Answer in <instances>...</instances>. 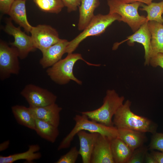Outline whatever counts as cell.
I'll return each instance as SVG.
<instances>
[{
  "label": "cell",
  "mask_w": 163,
  "mask_h": 163,
  "mask_svg": "<svg viewBox=\"0 0 163 163\" xmlns=\"http://www.w3.org/2000/svg\"><path fill=\"white\" fill-rule=\"evenodd\" d=\"M131 102L127 100L113 116V123L117 129H126L153 134L157 124L147 118L137 115L131 110Z\"/></svg>",
  "instance_id": "6da1fadb"
},
{
  "label": "cell",
  "mask_w": 163,
  "mask_h": 163,
  "mask_svg": "<svg viewBox=\"0 0 163 163\" xmlns=\"http://www.w3.org/2000/svg\"><path fill=\"white\" fill-rule=\"evenodd\" d=\"M88 119L87 116L84 114L75 116L73 118L75 122V126L61 142L58 146V150L69 147L74 136L82 130L97 133L111 140L118 137V129L115 126H107Z\"/></svg>",
  "instance_id": "7a4b0ae2"
},
{
  "label": "cell",
  "mask_w": 163,
  "mask_h": 163,
  "mask_svg": "<svg viewBox=\"0 0 163 163\" xmlns=\"http://www.w3.org/2000/svg\"><path fill=\"white\" fill-rule=\"evenodd\" d=\"M78 60L84 61L89 66H99L100 64L91 63L85 60L81 54L71 53L68 54L64 59H61L51 66L48 68L46 73L51 79L59 85H64L72 80L78 84L82 82L77 78L73 73V68Z\"/></svg>",
  "instance_id": "3957f363"
},
{
  "label": "cell",
  "mask_w": 163,
  "mask_h": 163,
  "mask_svg": "<svg viewBox=\"0 0 163 163\" xmlns=\"http://www.w3.org/2000/svg\"><path fill=\"white\" fill-rule=\"evenodd\" d=\"M124 99L123 96H119L114 90H108L101 106L95 110L81 113L91 120L107 126H114L113 117L123 104Z\"/></svg>",
  "instance_id": "277c9868"
},
{
  "label": "cell",
  "mask_w": 163,
  "mask_h": 163,
  "mask_svg": "<svg viewBox=\"0 0 163 163\" xmlns=\"http://www.w3.org/2000/svg\"><path fill=\"white\" fill-rule=\"evenodd\" d=\"M121 17L117 14L103 15L99 14L94 15L82 31L72 40L69 41L65 53H72L80 43L90 36H97L103 33L107 28L116 21H120Z\"/></svg>",
  "instance_id": "5b68a950"
},
{
  "label": "cell",
  "mask_w": 163,
  "mask_h": 163,
  "mask_svg": "<svg viewBox=\"0 0 163 163\" xmlns=\"http://www.w3.org/2000/svg\"><path fill=\"white\" fill-rule=\"evenodd\" d=\"M107 4L109 13L119 14L121 17L120 21L126 23L133 32L148 22L146 17L139 14L138 9L142 4L140 2L126 3L120 0H107Z\"/></svg>",
  "instance_id": "8992f818"
},
{
  "label": "cell",
  "mask_w": 163,
  "mask_h": 163,
  "mask_svg": "<svg viewBox=\"0 0 163 163\" xmlns=\"http://www.w3.org/2000/svg\"><path fill=\"white\" fill-rule=\"evenodd\" d=\"M19 54L14 47L6 43L0 42V78L2 80L8 78L11 74L18 75L20 69Z\"/></svg>",
  "instance_id": "52a82bcc"
},
{
  "label": "cell",
  "mask_w": 163,
  "mask_h": 163,
  "mask_svg": "<svg viewBox=\"0 0 163 163\" xmlns=\"http://www.w3.org/2000/svg\"><path fill=\"white\" fill-rule=\"evenodd\" d=\"M11 19H8L6 22L4 30L10 35L12 36L14 41L9 43L17 50L19 58L21 59L25 58L30 52L34 51V46L31 36L22 31L20 27H16L12 23Z\"/></svg>",
  "instance_id": "ba28073f"
},
{
  "label": "cell",
  "mask_w": 163,
  "mask_h": 163,
  "mask_svg": "<svg viewBox=\"0 0 163 163\" xmlns=\"http://www.w3.org/2000/svg\"><path fill=\"white\" fill-rule=\"evenodd\" d=\"M31 107H38L56 103L57 97L48 90L33 84L26 85L21 92Z\"/></svg>",
  "instance_id": "9c48e42d"
},
{
  "label": "cell",
  "mask_w": 163,
  "mask_h": 163,
  "mask_svg": "<svg viewBox=\"0 0 163 163\" xmlns=\"http://www.w3.org/2000/svg\"><path fill=\"white\" fill-rule=\"evenodd\" d=\"M30 33L34 46L41 52L61 40L57 30L49 25L33 26Z\"/></svg>",
  "instance_id": "30bf717a"
},
{
  "label": "cell",
  "mask_w": 163,
  "mask_h": 163,
  "mask_svg": "<svg viewBox=\"0 0 163 163\" xmlns=\"http://www.w3.org/2000/svg\"><path fill=\"white\" fill-rule=\"evenodd\" d=\"M148 22L142 25L132 35L127 37V38L119 43H115L113 49H116L121 43L127 41L128 44L132 46L134 42L141 44L145 50V65H149L150 59L152 56V50L151 46V34L149 30Z\"/></svg>",
  "instance_id": "8fae6325"
},
{
  "label": "cell",
  "mask_w": 163,
  "mask_h": 163,
  "mask_svg": "<svg viewBox=\"0 0 163 163\" xmlns=\"http://www.w3.org/2000/svg\"><path fill=\"white\" fill-rule=\"evenodd\" d=\"M111 141L106 136L99 134L92 152L90 163H115Z\"/></svg>",
  "instance_id": "7c38bea8"
},
{
  "label": "cell",
  "mask_w": 163,
  "mask_h": 163,
  "mask_svg": "<svg viewBox=\"0 0 163 163\" xmlns=\"http://www.w3.org/2000/svg\"><path fill=\"white\" fill-rule=\"evenodd\" d=\"M29 107L35 119L42 120L57 127L59 126L62 108L56 103L42 107Z\"/></svg>",
  "instance_id": "4fadbf2b"
},
{
  "label": "cell",
  "mask_w": 163,
  "mask_h": 163,
  "mask_svg": "<svg viewBox=\"0 0 163 163\" xmlns=\"http://www.w3.org/2000/svg\"><path fill=\"white\" fill-rule=\"evenodd\" d=\"M69 43L67 40L61 39L58 42L42 52V57L39 61L42 67L46 68L50 67L61 59L65 53Z\"/></svg>",
  "instance_id": "5bb4252c"
},
{
  "label": "cell",
  "mask_w": 163,
  "mask_h": 163,
  "mask_svg": "<svg viewBox=\"0 0 163 163\" xmlns=\"http://www.w3.org/2000/svg\"><path fill=\"white\" fill-rule=\"evenodd\" d=\"M100 134L97 133H87L85 130L79 131L77 135L79 141V155L83 163H90L92 152Z\"/></svg>",
  "instance_id": "9a60e30c"
},
{
  "label": "cell",
  "mask_w": 163,
  "mask_h": 163,
  "mask_svg": "<svg viewBox=\"0 0 163 163\" xmlns=\"http://www.w3.org/2000/svg\"><path fill=\"white\" fill-rule=\"evenodd\" d=\"M25 3L24 0H15L8 14L11 20L29 33L33 26L30 24L27 18Z\"/></svg>",
  "instance_id": "2e32d148"
},
{
  "label": "cell",
  "mask_w": 163,
  "mask_h": 163,
  "mask_svg": "<svg viewBox=\"0 0 163 163\" xmlns=\"http://www.w3.org/2000/svg\"><path fill=\"white\" fill-rule=\"evenodd\" d=\"M100 4L99 0H81L79 8L78 29L83 30L92 20L95 9Z\"/></svg>",
  "instance_id": "e0dca14e"
},
{
  "label": "cell",
  "mask_w": 163,
  "mask_h": 163,
  "mask_svg": "<svg viewBox=\"0 0 163 163\" xmlns=\"http://www.w3.org/2000/svg\"><path fill=\"white\" fill-rule=\"evenodd\" d=\"M117 129V137L133 150L143 145L145 139L144 133L126 129Z\"/></svg>",
  "instance_id": "ac0fdd59"
},
{
  "label": "cell",
  "mask_w": 163,
  "mask_h": 163,
  "mask_svg": "<svg viewBox=\"0 0 163 163\" xmlns=\"http://www.w3.org/2000/svg\"><path fill=\"white\" fill-rule=\"evenodd\" d=\"M40 149L37 144L30 145L28 150L24 152L11 155L8 156H0V163H12L17 161L24 160L28 163L32 162L35 160L39 159L41 154L38 152Z\"/></svg>",
  "instance_id": "d6986e66"
},
{
  "label": "cell",
  "mask_w": 163,
  "mask_h": 163,
  "mask_svg": "<svg viewBox=\"0 0 163 163\" xmlns=\"http://www.w3.org/2000/svg\"><path fill=\"white\" fill-rule=\"evenodd\" d=\"M147 24L151 34L152 57L158 53H163V24L155 21H149Z\"/></svg>",
  "instance_id": "ffe728a7"
},
{
  "label": "cell",
  "mask_w": 163,
  "mask_h": 163,
  "mask_svg": "<svg viewBox=\"0 0 163 163\" xmlns=\"http://www.w3.org/2000/svg\"><path fill=\"white\" fill-rule=\"evenodd\" d=\"M111 146L115 163H127L133 151L118 137L111 140Z\"/></svg>",
  "instance_id": "44dd1931"
},
{
  "label": "cell",
  "mask_w": 163,
  "mask_h": 163,
  "mask_svg": "<svg viewBox=\"0 0 163 163\" xmlns=\"http://www.w3.org/2000/svg\"><path fill=\"white\" fill-rule=\"evenodd\" d=\"M11 109L18 124L34 130L35 120L32 116L29 107L17 105L12 106Z\"/></svg>",
  "instance_id": "7402d4cb"
},
{
  "label": "cell",
  "mask_w": 163,
  "mask_h": 163,
  "mask_svg": "<svg viewBox=\"0 0 163 163\" xmlns=\"http://www.w3.org/2000/svg\"><path fill=\"white\" fill-rule=\"evenodd\" d=\"M34 130L42 138L53 143L59 135L58 127L42 120L35 119Z\"/></svg>",
  "instance_id": "603a6c76"
},
{
  "label": "cell",
  "mask_w": 163,
  "mask_h": 163,
  "mask_svg": "<svg viewBox=\"0 0 163 163\" xmlns=\"http://www.w3.org/2000/svg\"><path fill=\"white\" fill-rule=\"evenodd\" d=\"M140 10L145 11L148 21H155L163 24V0L159 2H152L149 5L142 3Z\"/></svg>",
  "instance_id": "cb8c5ba5"
},
{
  "label": "cell",
  "mask_w": 163,
  "mask_h": 163,
  "mask_svg": "<svg viewBox=\"0 0 163 163\" xmlns=\"http://www.w3.org/2000/svg\"><path fill=\"white\" fill-rule=\"evenodd\" d=\"M33 2L41 11L57 14L64 7L62 0H33Z\"/></svg>",
  "instance_id": "d4e9b609"
},
{
  "label": "cell",
  "mask_w": 163,
  "mask_h": 163,
  "mask_svg": "<svg viewBox=\"0 0 163 163\" xmlns=\"http://www.w3.org/2000/svg\"><path fill=\"white\" fill-rule=\"evenodd\" d=\"M148 150L147 147L143 145L135 149L127 163H144L145 155Z\"/></svg>",
  "instance_id": "484cf974"
},
{
  "label": "cell",
  "mask_w": 163,
  "mask_h": 163,
  "mask_svg": "<svg viewBox=\"0 0 163 163\" xmlns=\"http://www.w3.org/2000/svg\"><path fill=\"white\" fill-rule=\"evenodd\" d=\"M79 155L76 146L72 147L66 154L61 156L55 163H75Z\"/></svg>",
  "instance_id": "4316f807"
},
{
  "label": "cell",
  "mask_w": 163,
  "mask_h": 163,
  "mask_svg": "<svg viewBox=\"0 0 163 163\" xmlns=\"http://www.w3.org/2000/svg\"><path fill=\"white\" fill-rule=\"evenodd\" d=\"M149 149L163 152V133L156 132L153 134Z\"/></svg>",
  "instance_id": "83f0119b"
},
{
  "label": "cell",
  "mask_w": 163,
  "mask_h": 163,
  "mask_svg": "<svg viewBox=\"0 0 163 163\" xmlns=\"http://www.w3.org/2000/svg\"><path fill=\"white\" fill-rule=\"evenodd\" d=\"M68 12L76 11L80 5L81 0H62Z\"/></svg>",
  "instance_id": "f1b7e54d"
},
{
  "label": "cell",
  "mask_w": 163,
  "mask_h": 163,
  "mask_svg": "<svg viewBox=\"0 0 163 163\" xmlns=\"http://www.w3.org/2000/svg\"><path fill=\"white\" fill-rule=\"evenodd\" d=\"M154 67L159 66L163 69V53H160L152 56L149 64Z\"/></svg>",
  "instance_id": "f546056e"
},
{
  "label": "cell",
  "mask_w": 163,
  "mask_h": 163,
  "mask_svg": "<svg viewBox=\"0 0 163 163\" xmlns=\"http://www.w3.org/2000/svg\"><path fill=\"white\" fill-rule=\"evenodd\" d=\"M15 0H0V11L3 14H8Z\"/></svg>",
  "instance_id": "4dcf8cb0"
},
{
  "label": "cell",
  "mask_w": 163,
  "mask_h": 163,
  "mask_svg": "<svg viewBox=\"0 0 163 163\" xmlns=\"http://www.w3.org/2000/svg\"><path fill=\"white\" fill-rule=\"evenodd\" d=\"M151 153L154 157L157 163H163V152L152 151Z\"/></svg>",
  "instance_id": "1f68e13d"
},
{
  "label": "cell",
  "mask_w": 163,
  "mask_h": 163,
  "mask_svg": "<svg viewBox=\"0 0 163 163\" xmlns=\"http://www.w3.org/2000/svg\"><path fill=\"white\" fill-rule=\"evenodd\" d=\"M122 2L126 3H131L136 2H139L143 4L149 5L152 2L153 0H120Z\"/></svg>",
  "instance_id": "d6a6232c"
},
{
  "label": "cell",
  "mask_w": 163,
  "mask_h": 163,
  "mask_svg": "<svg viewBox=\"0 0 163 163\" xmlns=\"http://www.w3.org/2000/svg\"><path fill=\"white\" fill-rule=\"evenodd\" d=\"M144 163H157L156 161L152 154L151 153H149L148 152L146 153L145 155Z\"/></svg>",
  "instance_id": "836d02e7"
},
{
  "label": "cell",
  "mask_w": 163,
  "mask_h": 163,
  "mask_svg": "<svg viewBox=\"0 0 163 163\" xmlns=\"http://www.w3.org/2000/svg\"><path fill=\"white\" fill-rule=\"evenodd\" d=\"M10 141L8 140L5 141L0 144V151H2L7 149L9 147Z\"/></svg>",
  "instance_id": "e575fe53"
},
{
  "label": "cell",
  "mask_w": 163,
  "mask_h": 163,
  "mask_svg": "<svg viewBox=\"0 0 163 163\" xmlns=\"http://www.w3.org/2000/svg\"><path fill=\"white\" fill-rule=\"evenodd\" d=\"M25 0V1H26V0Z\"/></svg>",
  "instance_id": "d590c367"
}]
</instances>
